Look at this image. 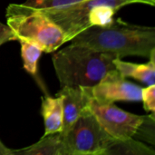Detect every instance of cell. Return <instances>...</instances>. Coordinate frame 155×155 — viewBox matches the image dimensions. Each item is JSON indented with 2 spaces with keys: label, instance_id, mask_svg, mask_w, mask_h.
Masks as SVG:
<instances>
[{
  "label": "cell",
  "instance_id": "cell-2",
  "mask_svg": "<svg viewBox=\"0 0 155 155\" xmlns=\"http://www.w3.org/2000/svg\"><path fill=\"white\" fill-rule=\"evenodd\" d=\"M113 54L87 46L71 44L52 56L55 74L63 86L93 87L111 70L115 69Z\"/></svg>",
  "mask_w": 155,
  "mask_h": 155
},
{
  "label": "cell",
  "instance_id": "cell-17",
  "mask_svg": "<svg viewBox=\"0 0 155 155\" xmlns=\"http://www.w3.org/2000/svg\"><path fill=\"white\" fill-rule=\"evenodd\" d=\"M9 41H15L14 35L6 25L0 22V46Z\"/></svg>",
  "mask_w": 155,
  "mask_h": 155
},
{
  "label": "cell",
  "instance_id": "cell-3",
  "mask_svg": "<svg viewBox=\"0 0 155 155\" xmlns=\"http://www.w3.org/2000/svg\"><path fill=\"white\" fill-rule=\"evenodd\" d=\"M133 4L150 5L146 0H84L61 7L40 10L62 29L67 43L89 27L111 24L121 8Z\"/></svg>",
  "mask_w": 155,
  "mask_h": 155
},
{
  "label": "cell",
  "instance_id": "cell-15",
  "mask_svg": "<svg viewBox=\"0 0 155 155\" xmlns=\"http://www.w3.org/2000/svg\"><path fill=\"white\" fill-rule=\"evenodd\" d=\"M84 0H25L23 4L31 7L46 9V8H56L72 4H75Z\"/></svg>",
  "mask_w": 155,
  "mask_h": 155
},
{
  "label": "cell",
  "instance_id": "cell-1",
  "mask_svg": "<svg viewBox=\"0 0 155 155\" xmlns=\"http://www.w3.org/2000/svg\"><path fill=\"white\" fill-rule=\"evenodd\" d=\"M70 42L117 58L136 55L149 58L155 51V28L114 19L104 26H92Z\"/></svg>",
  "mask_w": 155,
  "mask_h": 155
},
{
  "label": "cell",
  "instance_id": "cell-18",
  "mask_svg": "<svg viewBox=\"0 0 155 155\" xmlns=\"http://www.w3.org/2000/svg\"><path fill=\"white\" fill-rule=\"evenodd\" d=\"M0 155H13V150L6 147L0 140Z\"/></svg>",
  "mask_w": 155,
  "mask_h": 155
},
{
  "label": "cell",
  "instance_id": "cell-4",
  "mask_svg": "<svg viewBox=\"0 0 155 155\" xmlns=\"http://www.w3.org/2000/svg\"><path fill=\"white\" fill-rule=\"evenodd\" d=\"M6 25L15 41L25 40L50 54L65 44L62 29L40 9L22 4H10L5 11Z\"/></svg>",
  "mask_w": 155,
  "mask_h": 155
},
{
  "label": "cell",
  "instance_id": "cell-14",
  "mask_svg": "<svg viewBox=\"0 0 155 155\" xmlns=\"http://www.w3.org/2000/svg\"><path fill=\"white\" fill-rule=\"evenodd\" d=\"M155 117L154 114L144 115L143 122L139 125L134 137L141 139L144 142L155 144Z\"/></svg>",
  "mask_w": 155,
  "mask_h": 155
},
{
  "label": "cell",
  "instance_id": "cell-9",
  "mask_svg": "<svg viewBox=\"0 0 155 155\" xmlns=\"http://www.w3.org/2000/svg\"><path fill=\"white\" fill-rule=\"evenodd\" d=\"M41 115L44 120L45 134L61 133L63 130L64 112L63 99L60 95L55 97L46 95L41 98Z\"/></svg>",
  "mask_w": 155,
  "mask_h": 155
},
{
  "label": "cell",
  "instance_id": "cell-19",
  "mask_svg": "<svg viewBox=\"0 0 155 155\" xmlns=\"http://www.w3.org/2000/svg\"><path fill=\"white\" fill-rule=\"evenodd\" d=\"M146 1H148L149 5H152V6H153L155 5V0H146Z\"/></svg>",
  "mask_w": 155,
  "mask_h": 155
},
{
  "label": "cell",
  "instance_id": "cell-5",
  "mask_svg": "<svg viewBox=\"0 0 155 155\" xmlns=\"http://www.w3.org/2000/svg\"><path fill=\"white\" fill-rule=\"evenodd\" d=\"M65 155H104L113 141L89 106L64 133H60Z\"/></svg>",
  "mask_w": 155,
  "mask_h": 155
},
{
  "label": "cell",
  "instance_id": "cell-13",
  "mask_svg": "<svg viewBox=\"0 0 155 155\" xmlns=\"http://www.w3.org/2000/svg\"><path fill=\"white\" fill-rule=\"evenodd\" d=\"M21 45V57L23 61V68L35 78L38 76V61L44 53L36 45L25 41H18Z\"/></svg>",
  "mask_w": 155,
  "mask_h": 155
},
{
  "label": "cell",
  "instance_id": "cell-8",
  "mask_svg": "<svg viewBox=\"0 0 155 155\" xmlns=\"http://www.w3.org/2000/svg\"><path fill=\"white\" fill-rule=\"evenodd\" d=\"M90 88L81 86H63L56 94L63 99L64 122L61 133L66 132L77 120L83 111L88 107L92 99Z\"/></svg>",
  "mask_w": 155,
  "mask_h": 155
},
{
  "label": "cell",
  "instance_id": "cell-11",
  "mask_svg": "<svg viewBox=\"0 0 155 155\" xmlns=\"http://www.w3.org/2000/svg\"><path fill=\"white\" fill-rule=\"evenodd\" d=\"M13 155H65L60 133L44 135L37 143L13 150Z\"/></svg>",
  "mask_w": 155,
  "mask_h": 155
},
{
  "label": "cell",
  "instance_id": "cell-12",
  "mask_svg": "<svg viewBox=\"0 0 155 155\" xmlns=\"http://www.w3.org/2000/svg\"><path fill=\"white\" fill-rule=\"evenodd\" d=\"M104 155H155V151L134 137L113 139Z\"/></svg>",
  "mask_w": 155,
  "mask_h": 155
},
{
  "label": "cell",
  "instance_id": "cell-10",
  "mask_svg": "<svg viewBox=\"0 0 155 155\" xmlns=\"http://www.w3.org/2000/svg\"><path fill=\"white\" fill-rule=\"evenodd\" d=\"M145 64H135L123 61L122 58H115L114 64L115 69L125 78L135 79L146 85L155 84V51L148 58Z\"/></svg>",
  "mask_w": 155,
  "mask_h": 155
},
{
  "label": "cell",
  "instance_id": "cell-6",
  "mask_svg": "<svg viewBox=\"0 0 155 155\" xmlns=\"http://www.w3.org/2000/svg\"><path fill=\"white\" fill-rule=\"evenodd\" d=\"M89 108L104 131L114 139L134 137L144 115L126 112L114 104H102L93 98Z\"/></svg>",
  "mask_w": 155,
  "mask_h": 155
},
{
  "label": "cell",
  "instance_id": "cell-7",
  "mask_svg": "<svg viewBox=\"0 0 155 155\" xmlns=\"http://www.w3.org/2000/svg\"><path fill=\"white\" fill-rule=\"evenodd\" d=\"M143 87L128 81L116 69L111 70L91 87L92 98L102 104H114L119 101L139 102L142 100Z\"/></svg>",
  "mask_w": 155,
  "mask_h": 155
},
{
  "label": "cell",
  "instance_id": "cell-16",
  "mask_svg": "<svg viewBox=\"0 0 155 155\" xmlns=\"http://www.w3.org/2000/svg\"><path fill=\"white\" fill-rule=\"evenodd\" d=\"M146 112L154 114L155 112V84L147 85L142 89V100Z\"/></svg>",
  "mask_w": 155,
  "mask_h": 155
}]
</instances>
